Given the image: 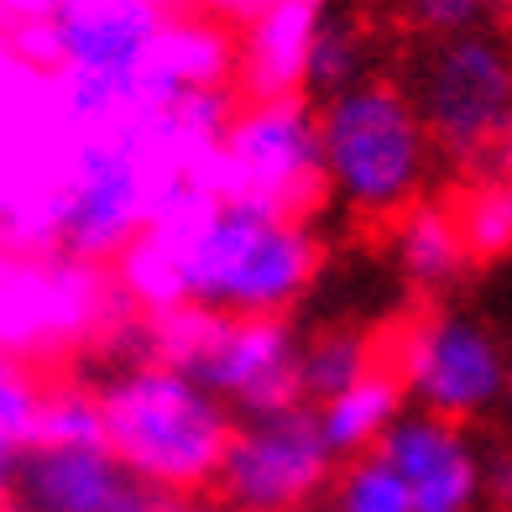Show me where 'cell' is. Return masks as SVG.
<instances>
[{
    "mask_svg": "<svg viewBox=\"0 0 512 512\" xmlns=\"http://www.w3.org/2000/svg\"><path fill=\"white\" fill-rule=\"evenodd\" d=\"M319 272L314 230L272 204L215 189V173L178 189L121 256L136 309H204L283 319Z\"/></svg>",
    "mask_w": 512,
    "mask_h": 512,
    "instance_id": "1",
    "label": "cell"
},
{
    "mask_svg": "<svg viewBox=\"0 0 512 512\" xmlns=\"http://www.w3.org/2000/svg\"><path fill=\"white\" fill-rule=\"evenodd\" d=\"M95 398L105 413V445L147 486L173 497L215 486L236 413L215 392H204L189 371L131 351L95 382Z\"/></svg>",
    "mask_w": 512,
    "mask_h": 512,
    "instance_id": "2",
    "label": "cell"
},
{
    "mask_svg": "<svg viewBox=\"0 0 512 512\" xmlns=\"http://www.w3.org/2000/svg\"><path fill=\"white\" fill-rule=\"evenodd\" d=\"M319 142L330 199L366 220L408 215L439 157L413 95L377 74L319 105Z\"/></svg>",
    "mask_w": 512,
    "mask_h": 512,
    "instance_id": "3",
    "label": "cell"
},
{
    "mask_svg": "<svg viewBox=\"0 0 512 512\" xmlns=\"http://www.w3.org/2000/svg\"><path fill=\"white\" fill-rule=\"evenodd\" d=\"M136 356H157L215 392L230 413H262L298 398V340L288 319H241L204 309H157L136 319Z\"/></svg>",
    "mask_w": 512,
    "mask_h": 512,
    "instance_id": "4",
    "label": "cell"
},
{
    "mask_svg": "<svg viewBox=\"0 0 512 512\" xmlns=\"http://www.w3.org/2000/svg\"><path fill=\"white\" fill-rule=\"evenodd\" d=\"M408 95L439 157L455 168H492L512 142V42L492 27L429 42Z\"/></svg>",
    "mask_w": 512,
    "mask_h": 512,
    "instance_id": "5",
    "label": "cell"
},
{
    "mask_svg": "<svg viewBox=\"0 0 512 512\" xmlns=\"http://www.w3.org/2000/svg\"><path fill=\"white\" fill-rule=\"evenodd\" d=\"M340 460L319 429V408L293 398L262 413H241L215 471V497L225 512H309Z\"/></svg>",
    "mask_w": 512,
    "mask_h": 512,
    "instance_id": "6",
    "label": "cell"
},
{
    "mask_svg": "<svg viewBox=\"0 0 512 512\" xmlns=\"http://www.w3.org/2000/svg\"><path fill=\"white\" fill-rule=\"evenodd\" d=\"M209 173H215V189L225 194L272 204L283 215L304 220L330 194V183H324L319 105L309 95L241 100Z\"/></svg>",
    "mask_w": 512,
    "mask_h": 512,
    "instance_id": "7",
    "label": "cell"
},
{
    "mask_svg": "<svg viewBox=\"0 0 512 512\" xmlns=\"http://www.w3.org/2000/svg\"><path fill=\"white\" fill-rule=\"evenodd\" d=\"M408 408L439 413L450 424H471L492 408H507L512 361L502 340L471 314H429L403 335L398 366Z\"/></svg>",
    "mask_w": 512,
    "mask_h": 512,
    "instance_id": "8",
    "label": "cell"
},
{
    "mask_svg": "<svg viewBox=\"0 0 512 512\" xmlns=\"http://www.w3.org/2000/svg\"><path fill=\"white\" fill-rule=\"evenodd\" d=\"M178 21L173 0H48L32 32V53L58 79H115L142 63Z\"/></svg>",
    "mask_w": 512,
    "mask_h": 512,
    "instance_id": "9",
    "label": "cell"
},
{
    "mask_svg": "<svg viewBox=\"0 0 512 512\" xmlns=\"http://www.w3.org/2000/svg\"><path fill=\"white\" fill-rule=\"evenodd\" d=\"M11 512H199L157 492L110 445H27L11 481Z\"/></svg>",
    "mask_w": 512,
    "mask_h": 512,
    "instance_id": "10",
    "label": "cell"
},
{
    "mask_svg": "<svg viewBox=\"0 0 512 512\" xmlns=\"http://www.w3.org/2000/svg\"><path fill=\"white\" fill-rule=\"evenodd\" d=\"M377 455L408 486L413 512H476L492 486V460H481L465 424H450L424 408H408L387 429Z\"/></svg>",
    "mask_w": 512,
    "mask_h": 512,
    "instance_id": "11",
    "label": "cell"
},
{
    "mask_svg": "<svg viewBox=\"0 0 512 512\" xmlns=\"http://www.w3.org/2000/svg\"><path fill=\"white\" fill-rule=\"evenodd\" d=\"M330 11L304 0H262L236 32V89L246 100H283L304 95L309 53Z\"/></svg>",
    "mask_w": 512,
    "mask_h": 512,
    "instance_id": "12",
    "label": "cell"
},
{
    "mask_svg": "<svg viewBox=\"0 0 512 512\" xmlns=\"http://www.w3.org/2000/svg\"><path fill=\"white\" fill-rule=\"evenodd\" d=\"M471 241L460 230V215L439 204H413L408 215H398L392 230V267L413 293H445L455 288L465 267H471Z\"/></svg>",
    "mask_w": 512,
    "mask_h": 512,
    "instance_id": "13",
    "label": "cell"
},
{
    "mask_svg": "<svg viewBox=\"0 0 512 512\" xmlns=\"http://www.w3.org/2000/svg\"><path fill=\"white\" fill-rule=\"evenodd\" d=\"M403 413H408L403 377L377 366V371H366L356 387H345L340 398L319 403V429H324V439H330L335 460H356V455L377 450Z\"/></svg>",
    "mask_w": 512,
    "mask_h": 512,
    "instance_id": "14",
    "label": "cell"
},
{
    "mask_svg": "<svg viewBox=\"0 0 512 512\" xmlns=\"http://www.w3.org/2000/svg\"><path fill=\"white\" fill-rule=\"evenodd\" d=\"M366 371H377L371 345L356 330H319L298 345V398L304 403H330L345 387H356Z\"/></svg>",
    "mask_w": 512,
    "mask_h": 512,
    "instance_id": "15",
    "label": "cell"
},
{
    "mask_svg": "<svg viewBox=\"0 0 512 512\" xmlns=\"http://www.w3.org/2000/svg\"><path fill=\"white\" fill-rule=\"evenodd\" d=\"M361 79H371V42L361 32V21L351 16H324V27L314 37V53H309V74H304V95L314 105L356 89Z\"/></svg>",
    "mask_w": 512,
    "mask_h": 512,
    "instance_id": "16",
    "label": "cell"
},
{
    "mask_svg": "<svg viewBox=\"0 0 512 512\" xmlns=\"http://www.w3.org/2000/svg\"><path fill=\"white\" fill-rule=\"evenodd\" d=\"M314 512H413V502H408V486L398 481V471L371 450L356 460H340V471L324 486Z\"/></svg>",
    "mask_w": 512,
    "mask_h": 512,
    "instance_id": "17",
    "label": "cell"
},
{
    "mask_svg": "<svg viewBox=\"0 0 512 512\" xmlns=\"http://www.w3.org/2000/svg\"><path fill=\"white\" fill-rule=\"evenodd\" d=\"M32 445H58V450L105 445V413H100L95 387H58V392H42Z\"/></svg>",
    "mask_w": 512,
    "mask_h": 512,
    "instance_id": "18",
    "label": "cell"
},
{
    "mask_svg": "<svg viewBox=\"0 0 512 512\" xmlns=\"http://www.w3.org/2000/svg\"><path fill=\"white\" fill-rule=\"evenodd\" d=\"M460 230L471 241L476 262H492V256L512 251V178L507 173H486L471 199L460 204Z\"/></svg>",
    "mask_w": 512,
    "mask_h": 512,
    "instance_id": "19",
    "label": "cell"
},
{
    "mask_svg": "<svg viewBox=\"0 0 512 512\" xmlns=\"http://www.w3.org/2000/svg\"><path fill=\"white\" fill-rule=\"evenodd\" d=\"M398 6L413 32H424L429 42H445L465 32H486L492 16L502 11V0H398Z\"/></svg>",
    "mask_w": 512,
    "mask_h": 512,
    "instance_id": "20",
    "label": "cell"
},
{
    "mask_svg": "<svg viewBox=\"0 0 512 512\" xmlns=\"http://www.w3.org/2000/svg\"><path fill=\"white\" fill-rule=\"evenodd\" d=\"M256 6H262V0H183V11L209 16V21H220V27H241Z\"/></svg>",
    "mask_w": 512,
    "mask_h": 512,
    "instance_id": "21",
    "label": "cell"
},
{
    "mask_svg": "<svg viewBox=\"0 0 512 512\" xmlns=\"http://www.w3.org/2000/svg\"><path fill=\"white\" fill-rule=\"evenodd\" d=\"M486 497H492L502 512H512V450L492 460V486H486Z\"/></svg>",
    "mask_w": 512,
    "mask_h": 512,
    "instance_id": "22",
    "label": "cell"
},
{
    "mask_svg": "<svg viewBox=\"0 0 512 512\" xmlns=\"http://www.w3.org/2000/svg\"><path fill=\"white\" fill-rule=\"evenodd\" d=\"M304 6H314V11H330V0H304Z\"/></svg>",
    "mask_w": 512,
    "mask_h": 512,
    "instance_id": "23",
    "label": "cell"
},
{
    "mask_svg": "<svg viewBox=\"0 0 512 512\" xmlns=\"http://www.w3.org/2000/svg\"><path fill=\"white\" fill-rule=\"evenodd\" d=\"M507 413H512V387H507Z\"/></svg>",
    "mask_w": 512,
    "mask_h": 512,
    "instance_id": "24",
    "label": "cell"
}]
</instances>
